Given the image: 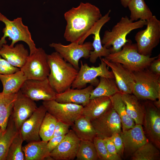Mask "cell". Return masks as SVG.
<instances>
[{
  "mask_svg": "<svg viewBox=\"0 0 160 160\" xmlns=\"http://www.w3.org/2000/svg\"><path fill=\"white\" fill-rule=\"evenodd\" d=\"M67 24L64 37L67 41L83 44L88 32L102 17L99 8L89 3L81 2L64 15Z\"/></svg>",
  "mask_w": 160,
  "mask_h": 160,
  "instance_id": "1",
  "label": "cell"
},
{
  "mask_svg": "<svg viewBox=\"0 0 160 160\" xmlns=\"http://www.w3.org/2000/svg\"><path fill=\"white\" fill-rule=\"evenodd\" d=\"M47 60L50 68L48 79L52 88L57 93L71 88L79 70L56 51L48 55Z\"/></svg>",
  "mask_w": 160,
  "mask_h": 160,
  "instance_id": "2",
  "label": "cell"
},
{
  "mask_svg": "<svg viewBox=\"0 0 160 160\" xmlns=\"http://www.w3.org/2000/svg\"><path fill=\"white\" fill-rule=\"evenodd\" d=\"M146 24V21L139 20L132 21L127 16L122 17L114 26L111 31L106 30L101 39L103 46L109 48L111 53L120 51L123 46L129 39H127V35L132 31L142 28Z\"/></svg>",
  "mask_w": 160,
  "mask_h": 160,
  "instance_id": "3",
  "label": "cell"
},
{
  "mask_svg": "<svg viewBox=\"0 0 160 160\" xmlns=\"http://www.w3.org/2000/svg\"><path fill=\"white\" fill-rule=\"evenodd\" d=\"M158 56L151 57L140 54L136 43L131 40L127 42L119 51L110 53L105 57L109 61L119 63L131 71H140L148 68Z\"/></svg>",
  "mask_w": 160,
  "mask_h": 160,
  "instance_id": "4",
  "label": "cell"
},
{
  "mask_svg": "<svg viewBox=\"0 0 160 160\" xmlns=\"http://www.w3.org/2000/svg\"><path fill=\"white\" fill-rule=\"evenodd\" d=\"M0 21L5 25L3 30V36L0 40V48L3 44H7L5 39L8 37L9 40H12L10 45L11 47H13L17 42L22 41L28 45L30 55L36 52L37 48L32 38L28 26L23 24L21 17H17L11 20L0 12Z\"/></svg>",
  "mask_w": 160,
  "mask_h": 160,
  "instance_id": "5",
  "label": "cell"
},
{
  "mask_svg": "<svg viewBox=\"0 0 160 160\" xmlns=\"http://www.w3.org/2000/svg\"><path fill=\"white\" fill-rule=\"evenodd\" d=\"M133 73L135 84L132 94L140 100L153 101L160 99V75L148 68Z\"/></svg>",
  "mask_w": 160,
  "mask_h": 160,
  "instance_id": "6",
  "label": "cell"
},
{
  "mask_svg": "<svg viewBox=\"0 0 160 160\" xmlns=\"http://www.w3.org/2000/svg\"><path fill=\"white\" fill-rule=\"evenodd\" d=\"M146 28L138 32L135 36L138 52L151 56L153 49L160 40V21L155 15L146 20Z\"/></svg>",
  "mask_w": 160,
  "mask_h": 160,
  "instance_id": "7",
  "label": "cell"
},
{
  "mask_svg": "<svg viewBox=\"0 0 160 160\" xmlns=\"http://www.w3.org/2000/svg\"><path fill=\"white\" fill-rule=\"evenodd\" d=\"M99 58L101 63L96 67H90L87 63L83 64L81 61L80 67L77 76L71 85L72 88H83L86 87L88 84L96 87L99 82L98 77L114 79L112 71L109 70L106 64L101 57Z\"/></svg>",
  "mask_w": 160,
  "mask_h": 160,
  "instance_id": "8",
  "label": "cell"
},
{
  "mask_svg": "<svg viewBox=\"0 0 160 160\" xmlns=\"http://www.w3.org/2000/svg\"><path fill=\"white\" fill-rule=\"evenodd\" d=\"M47 54L42 48H37L34 53L28 56L20 68L26 80H42L48 78L50 68Z\"/></svg>",
  "mask_w": 160,
  "mask_h": 160,
  "instance_id": "9",
  "label": "cell"
},
{
  "mask_svg": "<svg viewBox=\"0 0 160 160\" xmlns=\"http://www.w3.org/2000/svg\"><path fill=\"white\" fill-rule=\"evenodd\" d=\"M50 47L54 49L63 59L79 70V61L81 58H89L91 51L93 48L92 42H86L80 44L77 42H71L67 45L60 43H52Z\"/></svg>",
  "mask_w": 160,
  "mask_h": 160,
  "instance_id": "10",
  "label": "cell"
},
{
  "mask_svg": "<svg viewBox=\"0 0 160 160\" xmlns=\"http://www.w3.org/2000/svg\"><path fill=\"white\" fill-rule=\"evenodd\" d=\"M42 105L47 112L57 121L71 126L75 121L82 115V105L72 103H61L55 100L43 101Z\"/></svg>",
  "mask_w": 160,
  "mask_h": 160,
  "instance_id": "11",
  "label": "cell"
},
{
  "mask_svg": "<svg viewBox=\"0 0 160 160\" xmlns=\"http://www.w3.org/2000/svg\"><path fill=\"white\" fill-rule=\"evenodd\" d=\"M144 103L145 113L143 125L145 135L149 141L158 149L160 148V112L152 101Z\"/></svg>",
  "mask_w": 160,
  "mask_h": 160,
  "instance_id": "12",
  "label": "cell"
},
{
  "mask_svg": "<svg viewBox=\"0 0 160 160\" xmlns=\"http://www.w3.org/2000/svg\"><path fill=\"white\" fill-rule=\"evenodd\" d=\"M97 137L104 139L121 132V124L119 115L112 106L98 117L91 121Z\"/></svg>",
  "mask_w": 160,
  "mask_h": 160,
  "instance_id": "13",
  "label": "cell"
},
{
  "mask_svg": "<svg viewBox=\"0 0 160 160\" xmlns=\"http://www.w3.org/2000/svg\"><path fill=\"white\" fill-rule=\"evenodd\" d=\"M20 90L23 94L34 101L55 100L57 94L50 85L48 78L42 80L27 79Z\"/></svg>",
  "mask_w": 160,
  "mask_h": 160,
  "instance_id": "14",
  "label": "cell"
},
{
  "mask_svg": "<svg viewBox=\"0 0 160 160\" xmlns=\"http://www.w3.org/2000/svg\"><path fill=\"white\" fill-rule=\"evenodd\" d=\"M47 111L43 105L37 107L32 115L22 124L19 131L24 141L28 143L40 140L39 132Z\"/></svg>",
  "mask_w": 160,
  "mask_h": 160,
  "instance_id": "15",
  "label": "cell"
},
{
  "mask_svg": "<svg viewBox=\"0 0 160 160\" xmlns=\"http://www.w3.org/2000/svg\"><path fill=\"white\" fill-rule=\"evenodd\" d=\"M80 140L69 130L58 145L50 153L53 160H73L76 157Z\"/></svg>",
  "mask_w": 160,
  "mask_h": 160,
  "instance_id": "16",
  "label": "cell"
},
{
  "mask_svg": "<svg viewBox=\"0 0 160 160\" xmlns=\"http://www.w3.org/2000/svg\"><path fill=\"white\" fill-rule=\"evenodd\" d=\"M37 107L35 101L25 96L20 90L17 93L11 116L17 130H19L23 123L32 115Z\"/></svg>",
  "mask_w": 160,
  "mask_h": 160,
  "instance_id": "17",
  "label": "cell"
},
{
  "mask_svg": "<svg viewBox=\"0 0 160 160\" xmlns=\"http://www.w3.org/2000/svg\"><path fill=\"white\" fill-rule=\"evenodd\" d=\"M107 66L111 70L116 84L121 93L132 94L135 84L133 72L119 63L110 61L105 58H102Z\"/></svg>",
  "mask_w": 160,
  "mask_h": 160,
  "instance_id": "18",
  "label": "cell"
},
{
  "mask_svg": "<svg viewBox=\"0 0 160 160\" xmlns=\"http://www.w3.org/2000/svg\"><path fill=\"white\" fill-rule=\"evenodd\" d=\"M111 10L103 16H102L94 25L86 36L87 38L90 35L93 34V41L92 43L93 50L91 51L89 57V61L92 63H95L98 57L107 56L111 53L109 48H106L102 45L100 32L102 27L111 19L109 16Z\"/></svg>",
  "mask_w": 160,
  "mask_h": 160,
  "instance_id": "19",
  "label": "cell"
},
{
  "mask_svg": "<svg viewBox=\"0 0 160 160\" xmlns=\"http://www.w3.org/2000/svg\"><path fill=\"white\" fill-rule=\"evenodd\" d=\"M124 151L128 154L134 153L137 149L149 141L141 124H135L132 127L120 133Z\"/></svg>",
  "mask_w": 160,
  "mask_h": 160,
  "instance_id": "20",
  "label": "cell"
},
{
  "mask_svg": "<svg viewBox=\"0 0 160 160\" xmlns=\"http://www.w3.org/2000/svg\"><path fill=\"white\" fill-rule=\"evenodd\" d=\"M94 89L90 85L82 89L69 88L64 92L57 93L55 100L61 103H72L84 106L90 100V93Z\"/></svg>",
  "mask_w": 160,
  "mask_h": 160,
  "instance_id": "21",
  "label": "cell"
},
{
  "mask_svg": "<svg viewBox=\"0 0 160 160\" xmlns=\"http://www.w3.org/2000/svg\"><path fill=\"white\" fill-rule=\"evenodd\" d=\"M28 50L22 44L15 46L3 44L0 48V55L12 66L21 68L29 56Z\"/></svg>",
  "mask_w": 160,
  "mask_h": 160,
  "instance_id": "22",
  "label": "cell"
},
{
  "mask_svg": "<svg viewBox=\"0 0 160 160\" xmlns=\"http://www.w3.org/2000/svg\"><path fill=\"white\" fill-rule=\"evenodd\" d=\"M112 106L110 97L101 96L90 100L83 107L82 116L91 121L99 117Z\"/></svg>",
  "mask_w": 160,
  "mask_h": 160,
  "instance_id": "23",
  "label": "cell"
},
{
  "mask_svg": "<svg viewBox=\"0 0 160 160\" xmlns=\"http://www.w3.org/2000/svg\"><path fill=\"white\" fill-rule=\"evenodd\" d=\"M25 160H53L50 156L47 142L42 140L30 142L22 147Z\"/></svg>",
  "mask_w": 160,
  "mask_h": 160,
  "instance_id": "24",
  "label": "cell"
},
{
  "mask_svg": "<svg viewBox=\"0 0 160 160\" xmlns=\"http://www.w3.org/2000/svg\"><path fill=\"white\" fill-rule=\"evenodd\" d=\"M121 93L127 113L134 121L135 124L142 125L145 113L143 103H141L140 99L132 94Z\"/></svg>",
  "mask_w": 160,
  "mask_h": 160,
  "instance_id": "25",
  "label": "cell"
},
{
  "mask_svg": "<svg viewBox=\"0 0 160 160\" xmlns=\"http://www.w3.org/2000/svg\"><path fill=\"white\" fill-rule=\"evenodd\" d=\"M26 80L23 72L20 69L12 74H0V80L3 87L2 92L4 94L17 93Z\"/></svg>",
  "mask_w": 160,
  "mask_h": 160,
  "instance_id": "26",
  "label": "cell"
},
{
  "mask_svg": "<svg viewBox=\"0 0 160 160\" xmlns=\"http://www.w3.org/2000/svg\"><path fill=\"white\" fill-rule=\"evenodd\" d=\"M71 126L80 141L93 142L97 136L96 132L91 121L82 115L77 119Z\"/></svg>",
  "mask_w": 160,
  "mask_h": 160,
  "instance_id": "27",
  "label": "cell"
},
{
  "mask_svg": "<svg viewBox=\"0 0 160 160\" xmlns=\"http://www.w3.org/2000/svg\"><path fill=\"white\" fill-rule=\"evenodd\" d=\"M110 97L112 107L121 120L123 131L133 127L135 124V122L127 113L126 105L121 93H117Z\"/></svg>",
  "mask_w": 160,
  "mask_h": 160,
  "instance_id": "28",
  "label": "cell"
},
{
  "mask_svg": "<svg viewBox=\"0 0 160 160\" xmlns=\"http://www.w3.org/2000/svg\"><path fill=\"white\" fill-rule=\"evenodd\" d=\"M17 97V93L4 94L0 92V127L2 132L7 128Z\"/></svg>",
  "mask_w": 160,
  "mask_h": 160,
  "instance_id": "29",
  "label": "cell"
},
{
  "mask_svg": "<svg viewBox=\"0 0 160 160\" xmlns=\"http://www.w3.org/2000/svg\"><path fill=\"white\" fill-rule=\"evenodd\" d=\"M119 92L114 79L100 77L98 84L91 92L90 100L101 96L110 97Z\"/></svg>",
  "mask_w": 160,
  "mask_h": 160,
  "instance_id": "30",
  "label": "cell"
},
{
  "mask_svg": "<svg viewBox=\"0 0 160 160\" xmlns=\"http://www.w3.org/2000/svg\"><path fill=\"white\" fill-rule=\"evenodd\" d=\"M18 131L10 116L5 131L0 132V160H6L9 147Z\"/></svg>",
  "mask_w": 160,
  "mask_h": 160,
  "instance_id": "31",
  "label": "cell"
},
{
  "mask_svg": "<svg viewBox=\"0 0 160 160\" xmlns=\"http://www.w3.org/2000/svg\"><path fill=\"white\" fill-rule=\"evenodd\" d=\"M127 7L130 12L129 18L133 21H146L153 15L144 0H131Z\"/></svg>",
  "mask_w": 160,
  "mask_h": 160,
  "instance_id": "32",
  "label": "cell"
},
{
  "mask_svg": "<svg viewBox=\"0 0 160 160\" xmlns=\"http://www.w3.org/2000/svg\"><path fill=\"white\" fill-rule=\"evenodd\" d=\"M157 147L148 141L132 155V160H159L160 153Z\"/></svg>",
  "mask_w": 160,
  "mask_h": 160,
  "instance_id": "33",
  "label": "cell"
},
{
  "mask_svg": "<svg viewBox=\"0 0 160 160\" xmlns=\"http://www.w3.org/2000/svg\"><path fill=\"white\" fill-rule=\"evenodd\" d=\"M57 121L55 117L47 112L39 132V136L42 141L48 142L52 137Z\"/></svg>",
  "mask_w": 160,
  "mask_h": 160,
  "instance_id": "34",
  "label": "cell"
},
{
  "mask_svg": "<svg viewBox=\"0 0 160 160\" xmlns=\"http://www.w3.org/2000/svg\"><path fill=\"white\" fill-rule=\"evenodd\" d=\"M77 160H97L98 159L93 142L81 140L76 155Z\"/></svg>",
  "mask_w": 160,
  "mask_h": 160,
  "instance_id": "35",
  "label": "cell"
},
{
  "mask_svg": "<svg viewBox=\"0 0 160 160\" xmlns=\"http://www.w3.org/2000/svg\"><path fill=\"white\" fill-rule=\"evenodd\" d=\"M23 141L19 130L9 147L6 160H25L22 146Z\"/></svg>",
  "mask_w": 160,
  "mask_h": 160,
  "instance_id": "36",
  "label": "cell"
},
{
  "mask_svg": "<svg viewBox=\"0 0 160 160\" xmlns=\"http://www.w3.org/2000/svg\"><path fill=\"white\" fill-rule=\"evenodd\" d=\"M93 142L95 145L98 159L101 160H121L120 156H115L111 154L108 151L103 139L96 137Z\"/></svg>",
  "mask_w": 160,
  "mask_h": 160,
  "instance_id": "37",
  "label": "cell"
},
{
  "mask_svg": "<svg viewBox=\"0 0 160 160\" xmlns=\"http://www.w3.org/2000/svg\"><path fill=\"white\" fill-rule=\"evenodd\" d=\"M20 69L12 66L0 55V74H8L14 73Z\"/></svg>",
  "mask_w": 160,
  "mask_h": 160,
  "instance_id": "38",
  "label": "cell"
},
{
  "mask_svg": "<svg viewBox=\"0 0 160 160\" xmlns=\"http://www.w3.org/2000/svg\"><path fill=\"white\" fill-rule=\"evenodd\" d=\"M110 137L115 146L117 153L121 157L123 154L124 147L120 133H114Z\"/></svg>",
  "mask_w": 160,
  "mask_h": 160,
  "instance_id": "39",
  "label": "cell"
},
{
  "mask_svg": "<svg viewBox=\"0 0 160 160\" xmlns=\"http://www.w3.org/2000/svg\"><path fill=\"white\" fill-rule=\"evenodd\" d=\"M70 127L69 125L58 121L52 137L65 135L68 132Z\"/></svg>",
  "mask_w": 160,
  "mask_h": 160,
  "instance_id": "40",
  "label": "cell"
},
{
  "mask_svg": "<svg viewBox=\"0 0 160 160\" xmlns=\"http://www.w3.org/2000/svg\"><path fill=\"white\" fill-rule=\"evenodd\" d=\"M103 139L105 146L109 153L113 156H120L117 153L115 146L110 137H106Z\"/></svg>",
  "mask_w": 160,
  "mask_h": 160,
  "instance_id": "41",
  "label": "cell"
},
{
  "mask_svg": "<svg viewBox=\"0 0 160 160\" xmlns=\"http://www.w3.org/2000/svg\"><path fill=\"white\" fill-rule=\"evenodd\" d=\"M65 135L52 137L47 142L48 148L50 152L61 142Z\"/></svg>",
  "mask_w": 160,
  "mask_h": 160,
  "instance_id": "42",
  "label": "cell"
},
{
  "mask_svg": "<svg viewBox=\"0 0 160 160\" xmlns=\"http://www.w3.org/2000/svg\"><path fill=\"white\" fill-rule=\"evenodd\" d=\"M148 68L153 73L157 75H160V56L151 63Z\"/></svg>",
  "mask_w": 160,
  "mask_h": 160,
  "instance_id": "43",
  "label": "cell"
},
{
  "mask_svg": "<svg viewBox=\"0 0 160 160\" xmlns=\"http://www.w3.org/2000/svg\"><path fill=\"white\" fill-rule=\"evenodd\" d=\"M131 0H120L122 5L124 7L127 8L128 4Z\"/></svg>",
  "mask_w": 160,
  "mask_h": 160,
  "instance_id": "44",
  "label": "cell"
},
{
  "mask_svg": "<svg viewBox=\"0 0 160 160\" xmlns=\"http://www.w3.org/2000/svg\"><path fill=\"white\" fill-rule=\"evenodd\" d=\"M1 128L0 127V132H1Z\"/></svg>",
  "mask_w": 160,
  "mask_h": 160,
  "instance_id": "45",
  "label": "cell"
}]
</instances>
